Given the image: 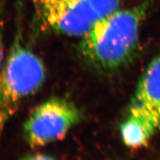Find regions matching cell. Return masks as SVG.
Listing matches in <instances>:
<instances>
[{
    "label": "cell",
    "instance_id": "1",
    "mask_svg": "<svg viewBox=\"0 0 160 160\" xmlns=\"http://www.w3.org/2000/svg\"><path fill=\"white\" fill-rule=\"evenodd\" d=\"M148 8L149 2H145L117 10L96 22L79 42V53L85 62L105 74L124 68L137 51L140 28Z\"/></svg>",
    "mask_w": 160,
    "mask_h": 160
},
{
    "label": "cell",
    "instance_id": "8",
    "mask_svg": "<svg viewBox=\"0 0 160 160\" xmlns=\"http://www.w3.org/2000/svg\"><path fill=\"white\" fill-rule=\"evenodd\" d=\"M20 160H57L51 156L42 153H29L23 156Z\"/></svg>",
    "mask_w": 160,
    "mask_h": 160
},
{
    "label": "cell",
    "instance_id": "3",
    "mask_svg": "<svg viewBox=\"0 0 160 160\" xmlns=\"http://www.w3.org/2000/svg\"><path fill=\"white\" fill-rule=\"evenodd\" d=\"M160 131V51L138 82L127 115L119 128L126 147L141 148Z\"/></svg>",
    "mask_w": 160,
    "mask_h": 160
},
{
    "label": "cell",
    "instance_id": "7",
    "mask_svg": "<svg viewBox=\"0 0 160 160\" xmlns=\"http://www.w3.org/2000/svg\"><path fill=\"white\" fill-rule=\"evenodd\" d=\"M8 0H0V73L3 68L4 63V20L6 4Z\"/></svg>",
    "mask_w": 160,
    "mask_h": 160
},
{
    "label": "cell",
    "instance_id": "2",
    "mask_svg": "<svg viewBox=\"0 0 160 160\" xmlns=\"http://www.w3.org/2000/svg\"><path fill=\"white\" fill-rule=\"evenodd\" d=\"M45 78L42 60L24 42L19 25L0 73V138L20 105L41 88Z\"/></svg>",
    "mask_w": 160,
    "mask_h": 160
},
{
    "label": "cell",
    "instance_id": "5",
    "mask_svg": "<svg viewBox=\"0 0 160 160\" xmlns=\"http://www.w3.org/2000/svg\"><path fill=\"white\" fill-rule=\"evenodd\" d=\"M46 28L68 37H82L98 18L88 0H33Z\"/></svg>",
    "mask_w": 160,
    "mask_h": 160
},
{
    "label": "cell",
    "instance_id": "4",
    "mask_svg": "<svg viewBox=\"0 0 160 160\" xmlns=\"http://www.w3.org/2000/svg\"><path fill=\"white\" fill-rule=\"evenodd\" d=\"M83 119L73 102L54 97L37 105L23 125V136L31 148H39L62 139Z\"/></svg>",
    "mask_w": 160,
    "mask_h": 160
},
{
    "label": "cell",
    "instance_id": "6",
    "mask_svg": "<svg viewBox=\"0 0 160 160\" xmlns=\"http://www.w3.org/2000/svg\"><path fill=\"white\" fill-rule=\"evenodd\" d=\"M98 19L119 10L121 0H88Z\"/></svg>",
    "mask_w": 160,
    "mask_h": 160
}]
</instances>
